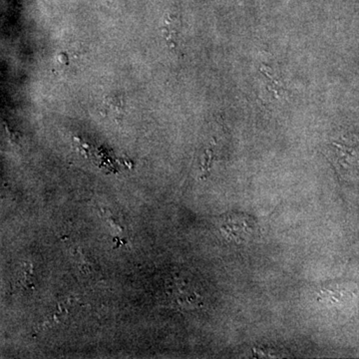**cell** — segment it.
Instances as JSON below:
<instances>
[{
  "label": "cell",
  "mask_w": 359,
  "mask_h": 359,
  "mask_svg": "<svg viewBox=\"0 0 359 359\" xmlns=\"http://www.w3.org/2000/svg\"><path fill=\"white\" fill-rule=\"evenodd\" d=\"M252 228V224H250V221L245 219L244 217L238 219V216L229 217L222 224V230L226 233V237L233 238V240H238L247 237L245 235H249L250 229Z\"/></svg>",
  "instance_id": "6da1fadb"
}]
</instances>
